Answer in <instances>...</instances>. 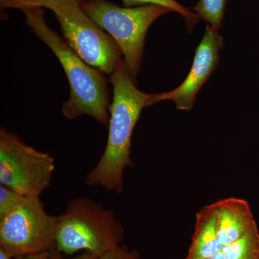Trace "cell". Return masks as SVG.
I'll return each instance as SVG.
<instances>
[{
	"label": "cell",
	"instance_id": "cell-1",
	"mask_svg": "<svg viewBox=\"0 0 259 259\" xmlns=\"http://www.w3.org/2000/svg\"><path fill=\"white\" fill-rule=\"evenodd\" d=\"M110 76L113 96L106 147L96 166L89 172L86 185L120 193L123 190L124 170L133 166V132L143 109L150 106L153 94L143 93L136 88L124 61Z\"/></svg>",
	"mask_w": 259,
	"mask_h": 259
},
{
	"label": "cell",
	"instance_id": "cell-2",
	"mask_svg": "<svg viewBox=\"0 0 259 259\" xmlns=\"http://www.w3.org/2000/svg\"><path fill=\"white\" fill-rule=\"evenodd\" d=\"M23 13L27 25L54 52L69 80V98L61 107L64 117L74 120L89 115L102 125H108L110 90L105 74L85 62L48 26L44 8H32Z\"/></svg>",
	"mask_w": 259,
	"mask_h": 259
},
{
	"label": "cell",
	"instance_id": "cell-3",
	"mask_svg": "<svg viewBox=\"0 0 259 259\" xmlns=\"http://www.w3.org/2000/svg\"><path fill=\"white\" fill-rule=\"evenodd\" d=\"M125 237V228L113 211L90 197H77L58 216L55 250L66 255L81 250L101 255L122 245Z\"/></svg>",
	"mask_w": 259,
	"mask_h": 259
},
{
	"label": "cell",
	"instance_id": "cell-4",
	"mask_svg": "<svg viewBox=\"0 0 259 259\" xmlns=\"http://www.w3.org/2000/svg\"><path fill=\"white\" fill-rule=\"evenodd\" d=\"M79 5L84 13L117 42L130 76L136 83L148 29L156 19L173 11L152 4L121 8L107 0H86L80 1Z\"/></svg>",
	"mask_w": 259,
	"mask_h": 259
},
{
	"label": "cell",
	"instance_id": "cell-5",
	"mask_svg": "<svg viewBox=\"0 0 259 259\" xmlns=\"http://www.w3.org/2000/svg\"><path fill=\"white\" fill-rule=\"evenodd\" d=\"M44 8L54 13L65 41L90 66L110 76L124 61L117 42L84 13L79 0H46Z\"/></svg>",
	"mask_w": 259,
	"mask_h": 259
},
{
	"label": "cell",
	"instance_id": "cell-6",
	"mask_svg": "<svg viewBox=\"0 0 259 259\" xmlns=\"http://www.w3.org/2000/svg\"><path fill=\"white\" fill-rule=\"evenodd\" d=\"M55 159L0 130V185L25 197H40L51 185Z\"/></svg>",
	"mask_w": 259,
	"mask_h": 259
},
{
	"label": "cell",
	"instance_id": "cell-7",
	"mask_svg": "<svg viewBox=\"0 0 259 259\" xmlns=\"http://www.w3.org/2000/svg\"><path fill=\"white\" fill-rule=\"evenodd\" d=\"M58 216L46 211L40 197H25L0 219V248L13 258L55 250Z\"/></svg>",
	"mask_w": 259,
	"mask_h": 259
},
{
	"label": "cell",
	"instance_id": "cell-8",
	"mask_svg": "<svg viewBox=\"0 0 259 259\" xmlns=\"http://www.w3.org/2000/svg\"><path fill=\"white\" fill-rule=\"evenodd\" d=\"M223 47V37L218 30L207 25L204 36L196 49L193 64L185 81L172 91L153 94L149 105L163 100H172L178 110H192L196 95L217 68L219 51Z\"/></svg>",
	"mask_w": 259,
	"mask_h": 259
},
{
	"label": "cell",
	"instance_id": "cell-9",
	"mask_svg": "<svg viewBox=\"0 0 259 259\" xmlns=\"http://www.w3.org/2000/svg\"><path fill=\"white\" fill-rule=\"evenodd\" d=\"M217 233L221 244H231L257 227L249 204L244 199L230 197L214 202Z\"/></svg>",
	"mask_w": 259,
	"mask_h": 259
},
{
	"label": "cell",
	"instance_id": "cell-10",
	"mask_svg": "<svg viewBox=\"0 0 259 259\" xmlns=\"http://www.w3.org/2000/svg\"><path fill=\"white\" fill-rule=\"evenodd\" d=\"M223 245L218 239L215 204L205 206L196 215L195 229L186 259H207L218 254Z\"/></svg>",
	"mask_w": 259,
	"mask_h": 259
},
{
	"label": "cell",
	"instance_id": "cell-11",
	"mask_svg": "<svg viewBox=\"0 0 259 259\" xmlns=\"http://www.w3.org/2000/svg\"><path fill=\"white\" fill-rule=\"evenodd\" d=\"M226 259H259V232L255 228L221 250Z\"/></svg>",
	"mask_w": 259,
	"mask_h": 259
},
{
	"label": "cell",
	"instance_id": "cell-12",
	"mask_svg": "<svg viewBox=\"0 0 259 259\" xmlns=\"http://www.w3.org/2000/svg\"><path fill=\"white\" fill-rule=\"evenodd\" d=\"M227 0H199L194 10L199 18L203 19L212 28L218 29L222 25Z\"/></svg>",
	"mask_w": 259,
	"mask_h": 259
},
{
	"label": "cell",
	"instance_id": "cell-13",
	"mask_svg": "<svg viewBox=\"0 0 259 259\" xmlns=\"http://www.w3.org/2000/svg\"><path fill=\"white\" fill-rule=\"evenodd\" d=\"M86 1V0H79ZM125 8H133L134 6H142L146 5H157L168 8L173 12H177L183 15L187 20L189 28H192L195 25L199 19L196 13H192L190 9L182 6L176 0H122Z\"/></svg>",
	"mask_w": 259,
	"mask_h": 259
},
{
	"label": "cell",
	"instance_id": "cell-14",
	"mask_svg": "<svg viewBox=\"0 0 259 259\" xmlns=\"http://www.w3.org/2000/svg\"><path fill=\"white\" fill-rule=\"evenodd\" d=\"M24 198L25 197L15 191L0 185V219H3L18 207Z\"/></svg>",
	"mask_w": 259,
	"mask_h": 259
},
{
	"label": "cell",
	"instance_id": "cell-15",
	"mask_svg": "<svg viewBox=\"0 0 259 259\" xmlns=\"http://www.w3.org/2000/svg\"><path fill=\"white\" fill-rule=\"evenodd\" d=\"M97 259H144L136 250H131L125 245H120L102 253Z\"/></svg>",
	"mask_w": 259,
	"mask_h": 259
},
{
	"label": "cell",
	"instance_id": "cell-16",
	"mask_svg": "<svg viewBox=\"0 0 259 259\" xmlns=\"http://www.w3.org/2000/svg\"><path fill=\"white\" fill-rule=\"evenodd\" d=\"M46 0H0L1 9L15 8L25 12L32 8H44Z\"/></svg>",
	"mask_w": 259,
	"mask_h": 259
},
{
	"label": "cell",
	"instance_id": "cell-17",
	"mask_svg": "<svg viewBox=\"0 0 259 259\" xmlns=\"http://www.w3.org/2000/svg\"><path fill=\"white\" fill-rule=\"evenodd\" d=\"M57 254L58 253L55 252V250H51V251L23 255V256L17 257L13 259H56Z\"/></svg>",
	"mask_w": 259,
	"mask_h": 259
},
{
	"label": "cell",
	"instance_id": "cell-18",
	"mask_svg": "<svg viewBox=\"0 0 259 259\" xmlns=\"http://www.w3.org/2000/svg\"><path fill=\"white\" fill-rule=\"evenodd\" d=\"M100 255L95 254V253H91L90 252H83V253H81L77 256L75 257V258L72 259H97L99 258ZM56 259H64L61 255L57 254V257H56Z\"/></svg>",
	"mask_w": 259,
	"mask_h": 259
},
{
	"label": "cell",
	"instance_id": "cell-19",
	"mask_svg": "<svg viewBox=\"0 0 259 259\" xmlns=\"http://www.w3.org/2000/svg\"><path fill=\"white\" fill-rule=\"evenodd\" d=\"M13 256L3 248H0V259H13Z\"/></svg>",
	"mask_w": 259,
	"mask_h": 259
},
{
	"label": "cell",
	"instance_id": "cell-20",
	"mask_svg": "<svg viewBox=\"0 0 259 259\" xmlns=\"http://www.w3.org/2000/svg\"><path fill=\"white\" fill-rule=\"evenodd\" d=\"M207 259H226V257L224 256V255L223 254L222 252H220L218 254L213 255V256L210 257V258Z\"/></svg>",
	"mask_w": 259,
	"mask_h": 259
}]
</instances>
